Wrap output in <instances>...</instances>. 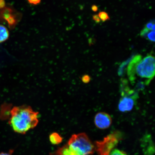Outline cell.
I'll list each match as a JSON object with an SVG mask.
<instances>
[{
    "label": "cell",
    "mask_w": 155,
    "mask_h": 155,
    "mask_svg": "<svg viewBox=\"0 0 155 155\" xmlns=\"http://www.w3.org/2000/svg\"><path fill=\"white\" fill-rule=\"evenodd\" d=\"M122 138L121 133L118 131L110 134L102 140L95 143V150L98 155H127L123 150L115 148Z\"/></svg>",
    "instance_id": "3957f363"
},
{
    "label": "cell",
    "mask_w": 155,
    "mask_h": 155,
    "mask_svg": "<svg viewBox=\"0 0 155 155\" xmlns=\"http://www.w3.org/2000/svg\"><path fill=\"white\" fill-rule=\"evenodd\" d=\"M27 1L31 5H37L40 3L41 0H27Z\"/></svg>",
    "instance_id": "2e32d148"
},
{
    "label": "cell",
    "mask_w": 155,
    "mask_h": 155,
    "mask_svg": "<svg viewBox=\"0 0 155 155\" xmlns=\"http://www.w3.org/2000/svg\"><path fill=\"white\" fill-rule=\"evenodd\" d=\"M9 124L15 132L25 134L38 123V113L30 106H15L11 110Z\"/></svg>",
    "instance_id": "6da1fadb"
},
{
    "label": "cell",
    "mask_w": 155,
    "mask_h": 155,
    "mask_svg": "<svg viewBox=\"0 0 155 155\" xmlns=\"http://www.w3.org/2000/svg\"><path fill=\"white\" fill-rule=\"evenodd\" d=\"M9 35L8 29L3 25H0V43L8 39Z\"/></svg>",
    "instance_id": "30bf717a"
},
{
    "label": "cell",
    "mask_w": 155,
    "mask_h": 155,
    "mask_svg": "<svg viewBox=\"0 0 155 155\" xmlns=\"http://www.w3.org/2000/svg\"><path fill=\"white\" fill-rule=\"evenodd\" d=\"M145 27L149 30L155 31V25L154 22H153V21H151V22L147 23Z\"/></svg>",
    "instance_id": "5bb4252c"
},
{
    "label": "cell",
    "mask_w": 155,
    "mask_h": 155,
    "mask_svg": "<svg viewBox=\"0 0 155 155\" xmlns=\"http://www.w3.org/2000/svg\"><path fill=\"white\" fill-rule=\"evenodd\" d=\"M91 80V77L89 75H83L82 78V82L84 83H88L90 82Z\"/></svg>",
    "instance_id": "9a60e30c"
},
{
    "label": "cell",
    "mask_w": 155,
    "mask_h": 155,
    "mask_svg": "<svg viewBox=\"0 0 155 155\" xmlns=\"http://www.w3.org/2000/svg\"><path fill=\"white\" fill-rule=\"evenodd\" d=\"M98 15L101 20L103 22H104L109 19V17L108 14L104 12H100Z\"/></svg>",
    "instance_id": "7c38bea8"
},
{
    "label": "cell",
    "mask_w": 155,
    "mask_h": 155,
    "mask_svg": "<svg viewBox=\"0 0 155 155\" xmlns=\"http://www.w3.org/2000/svg\"><path fill=\"white\" fill-rule=\"evenodd\" d=\"M141 146L144 155H153L155 152L154 145L150 134L145 135L141 139Z\"/></svg>",
    "instance_id": "52a82bcc"
},
{
    "label": "cell",
    "mask_w": 155,
    "mask_h": 155,
    "mask_svg": "<svg viewBox=\"0 0 155 155\" xmlns=\"http://www.w3.org/2000/svg\"><path fill=\"white\" fill-rule=\"evenodd\" d=\"M13 152H14V150H11L8 152H2L0 153V155H12Z\"/></svg>",
    "instance_id": "d6986e66"
},
{
    "label": "cell",
    "mask_w": 155,
    "mask_h": 155,
    "mask_svg": "<svg viewBox=\"0 0 155 155\" xmlns=\"http://www.w3.org/2000/svg\"><path fill=\"white\" fill-rule=\"evenodd\" d=\"M92 10L94 12H96L97 11L98 7L96 5H93L92 7Z\"/></svg>",
    "instance_id": "ffe728a7"
},
{
    "label": "cell",
    "mask_w": 155,
    "mask_h": 155,
    "mask_svg": "<svg viewBox=\"0 0 155 155\" xmlns=\"http://www.w3.org/2000/svg\"><path fill=\"white\" fill-rule=\"evenodd\" d=\"M15 12L14 9L9 7H5L0 10V21L6 22Z\"/></svg>",
    "instance_id": "9c48e42d"
},
{
    "label": "cell",
    "mask_w": 155,
    "mask_h": 155,
    "mask_svg": "<svg viewBox=\"0 0 155 155\" xmlns=\"http://www.w3.org/2000/svg\"><path fill=\"white\" fill-rule=\"evenodd\" d=\"M94 123L96 127L99 129H107L112 124V118L109 114L106 112H98L95 116Z\"/></svg>",
    "instance_id": "8992f818"
},
{
    "label": "cell",
    "mask_w": 155,
    "mask_h": 155,
    "mask_svg": "<svg viewBox=\"0 0 155 155\" xmlns=\"http://www.w3.org/2000/svg\"><path fill=\"white\" fill-rule=\"evenodd\" d=\"M93 19L97 23L100 22L101 19L98 15H94L93 16Z\"/></svg>",
    "instance_id": "ac0fdd59"
},
{
    "label": "cell",
    "mask_w": 155,
    "mask_h": 155,
    "mask_svg": "<svg viewBox=\"0 0 155 155\" xmlns=\"http://www.w3.org/2000/svg\"><path fill=\"white\" fill-rule=\"evenodd\" d=\"M49 155H81L74 149L67 144L58 148Z\"/></svg>",
    "instance_id": "ba28073f"
},
{
    "label": "cell",
    "mask_w": 155,
    "mask_h": 155,
    "mask_svg": "<svg viewBox=\"0 0 155 155\" xmlns=\"http://www.w3.org/2000/svg\"><path fill=\"white\" fill-rule=\"evenodd\" d=\"M6 3L5 0H0V10L5 7Z\"/></svg>",
    "instance_id": "e0dca14e"
},
{
    "label": "cell",
    "mask_w": 155,
    "mask_h": 155,
    "mask_svg": "<svg viewBox=\"0 0 155 155\" xmlns=\"http://www.w3.org/2000/svg\"><path fill=\"white\" fill-rule=\"evenodd\" d=\"M123 86L121 88V97L118 104V109L123 112L131 111L134 106L138 94L137 92L130 88L127 86Z\"/></svg>",
    "instance_id": "5b68a950"
},
{
    "label": "cell",
    "mask_w": 155,
    "mask_h": 155,
    "mask_svg": "<svg viewBox=\"0 0 155 155\" xmlns=\"http://www.w3.org/2000/svg\"><path fill=\"white\" fill-rule=\"evenodd\" d=\"M155 31H150L147 34L145 38L152 42L155 41Z\"/></svg>",
    "instance_id": "4fadbf2b"
},
{
    "label": "cell",
    "mask_w": 155,
    "mask_h": 155,
    "mask_svg": "<svg viewBox=\"0 0 155 155\" xmlns=\"http://www.w3.org/2000/svg\"><path fill=\"white\" fill-rule=\"evenodd\" d=\"M63 140V137L57 133H52L49 136L50 142L52 144L54 145H58L61 144Z\"/></svg>",
    "instance_id": "8fae6325"
},
{
    "label": "cell",
    "mask_w": 155,
    "mask_h": 155,
    "mask_svg": "<svg viewBox=\"0 0 155 155\" xmlns=\"http://www.w3.org/2000/svg\"><path fill=\"white\" fill-rule=\"evenodd\" d=\"M67 144L81 155H92L94 152V144L85 133L73 135Z\"/></svg>",
    "instance_id": "277c9868"
},
{
    "label": "cell",
    "mask_w": 155,
    "mask_h": 155,
    "mask_svg": "<svg viewBox=\"0 0 155 155\" xmlns=\"http://www.w3.org/2000/svg\"><path fill=\"white\" fill-rule=\"evenodd\" d=\"M155 60L153 56L148 55L143 58L140 55H136L130 62L127 69L130 81L134 82L137 78L144 79L147 85L153 78L155 71Z\"/></svg>",
    "instance_id": "7a4b0ae2"
}]
</instances>
